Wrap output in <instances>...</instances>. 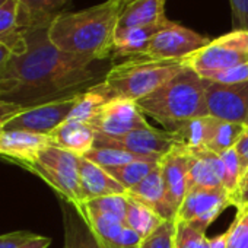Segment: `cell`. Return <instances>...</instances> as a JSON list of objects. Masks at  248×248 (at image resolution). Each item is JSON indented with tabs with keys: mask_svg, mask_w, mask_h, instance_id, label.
<instances>
[{
	"mask_svg": "<svg viewBox=\"0 0 248 248\" xmlns=\"http://www.w3.org/2000/svg\"><path fill=\"white\" fill-rule=\"evenodd\" d=\"M210 41L190 28L167 21L152 37L142 56L155 60H186Z\"/></svg>",
	"mask_w": 248,
	"mask_h": 248,
	"instance_id": "obj_7",
	"label": "cell"
},
{
	"mask_svg": "<svg viewBox=\"0 0 248 248\" xmlns=\"http://www.w3.org/2000/svg\"><path fill=\"white\" fill-rule=\"evenodd\" d=\"M191 167L188 171L187 190L222 187L223 161L219 154L209 148L191 149Z\"/></svg>",
	"mask_w": 248,
	"mask_h": 248,
	"instance_id": "obj_17",
	"label": "cell"
},
{
	"mask_svg": "<svg viewBox=\"0 0 248 248\" xmlns=\"http://www.w3.org/2000/svg\"><path fill=\"white\" fill-rule=\"evenodd\" d=\"M95 146L115 148V149H123L127 152L162 159L168 152H171L177 146V142L172 133L167 130L161 132L154 127H149V129L135 130L123 136H104L96 133Z\"/></svg>",
	"mask_w": 248,
	"mask_h": 248,
	"instance_id": "obj_12",
	"label": "cell"
},
{
	"mask_svg": "<svg viewBox=\"0 0 248 248\" xmlns=\"http://www.w3.org/2000/svg\"><path fill=\"white\" fill-rule=\"evenodd\" d=\"M105 216L118 219L121 222L126 220L127 206H129V197L126 194H112V196H104L98 197L89 202L82 203Z\"/></svg>",
	"mask_w": 248,
	"mask_h": 248,
	"instance_id": "obj_31",
	"label": "cell"
},
{
	"mask_svg": "<svg viewBox=\"0 0 248 248\" xmlns=\"http://www.w3.org/2000/svg\"><path fill=\"white\" fill-rule=\"evenodd\" d=\"M11 54H12V53H11L9 48H6L5 46L0 44V72H2V69L5 67V64H6V62L9 60Z\"/></svg>",
	"mask_w": 248,
	"mask_h": 248,
	"instance_id": "obj_43",
	"label": "cell"
},
{
	"mask_svg": "<svg viewBox=\"0 0 248 248\" xmlns=\"http://www.w3.org/2000/svg\"><path fill=\"white\" fill-rule=\"evenodd\" d=\"M204 89L206 79L187 66L156 91L136 101V104L145 115L161 123L171 133L188 120L209 115Z\"/></svg>",
	"mask_w": 248,
	"mask_h": 248,
	"instance_id": "obj_3",
	"label": "cell"
},
{
	"mask_svg": "<svg viewBox=\"0 0 248 248\" xmlns=\"http://www.w3.org/2000/svg\"><path fill=\"white\" fill-rule=\"evenodd\" d=\"M64 222V248H101L80 209L64 199L60 200Z\"/></svg>",
	"mask_w": 248,
	"mask_h": 248,
	"instance_id": "obj_20",
	"label": "cell"
},
{
	"mask_svg": "<svg viewBox=\"0 0 248 248\" xmlns=\"http://www.w3.org/2000/svg\"><path fill=\"white\" fill-rule=\"evenodd\" d=\"M248 63V31H235L212 40L186 59V64L200 78Z\"/></svg>",
	"mask_w": 248,
	"mask_h": 248,
	"instance_id": "obj_6",
	"label": "cell"
},
{
	"mask_svg": "<svg viewBox=\"0 0 248 248\" xmlns=\"http://www.w3.org/2000/svg\"><path fill=\"white\" fill-rule=\"evenodd\" d=\"M175 220H165L152 235L142 241L139 248H175Z\"/></svg>",
	"mask_w": 248,
	"mask_h": 248,
	"instance_id": "obj_34",
	"label": "cell"
},
{
	"mask_svg": "<svg viewBox=\"0 0 248 248\" xmlns=\"http://www.w3.org/2000/svg\"><path fill=\"white\" fill-rule=\"evenodd\" d=\"M235 151L238 154V159L241 164V171L242 175L248 168V127L245 130V133L241 136V139L238 140V143L235 145Z\"/></svg>",
	"mask_w": 248,
	"mask_h": 248,
	"instance_id": "obj_40",
	"label": "cell"
},
{
	"mask_svg": "<svg viewBox=\"0 0 248 248\" xmlns=\"http://www.w3.org/2000/svg\"><path fill=\"white\" fill-rule=\"evenodd\" d=\"M0 44L16 53L24 44V31L19 27V3L9 0L0 8Z\"/></svg>",
	"mask_w": 248,
	"mask_h": 248,
	"instance_id": "obj_25",
	"label": "cell"
},
{
	"mask_svg": "<svg viewBox=\"0 0 248 248\" xmlns=\"http://www.w3.org/2000/svg\"><path fill=\"white\" fill-rule=\"evenodd\" d=\"M48 27L24 31V44L0 72V99L31 108L79 95L102 82L109 60L67 54L48 40Z\"/></svg>",
	"mask_w": 248,
	"mask_h": 248,
	"instance_id": "obj_1",
	"label": "cell"
},
{
	"mask_svg": "<svg viewBox=\"0 0 248 248\" xmlns=\"http://www.w3.org/2000/svg\"><path fill=\"white\" fill-rule=\"evenodd\" d=\"M232 204V199L223 187L190 188L175 213L177 223H190L203 231Z\"/></svg>",
	"mask_w": 248,
	"mask_h": 248,
	"instance_id": "obj_8",
	"label": "cell"
},
{
	"mask_svg": "<svg viewBox=\"0 0 248 248\" xmlns=\"http://www.w3.org/2000/svg\"><path fill=\"white\" fill-rule=\"evenodd\" d=\"M203 79L217 82V83H226V85L248 82V63H244V64H239L235 67H229L225 70L207 73L203 76Z\"/></svg>",
	"mask_w": 248,
	"mask_h": 248,
	"instance_id": "obj_36",
	"label": "cell"
},
{
	"mask_svg": "<svg viewBox=\"0 0 248 248\" xmlns=\"http://www.w3.org/2000/svg\"><path fill=\"white\" fill-rule=\"evenodd\" d=\"M2 130H3V127H2V126H0V132H2Z\"/></svg>",
	"mask_w": 248,
	"mask_h": 248,
	"instance_id": "obj_45",
	"label": "cell"
},
{
	"mask_svg": "<svg viewBox=\"0 0 248 248\" xmlns=\"http://www.w3.org/2000/svg\"><path fill=\"white\" fill-rule=\"evenodd\" d=\"M121 0L63 12L48 27V40L63 53L92 60H111Z\"/></svg>",
	"mask_w": 248,
	"mask_h": 248,
	"instance_id": "obj_2",
	"label": "cell"
},
{
	"mask_svg": "<svg viewBox=\"0 0 248 248\" xmlns=\"http://www.w3.org/2000/svg\"><path fill=\"white\" fill-rule=\"evenodd\" d=\"M126 196L143 203L145 206L152 209L155 213H158L164 220L175 219V212L167 199L165 186H164L159 165L143 181H140L133 188L127 190Z\"/></svg>",
	"mask_w": 248,
	"mask_h": 248,
	"instance_id": "obj_19",
	"label": "cell"
},
{
	"mask_svg": "<svg viewBox=\"0 0 248 248\" xmlns=\"http://www.w3.org/2000/svg\"><path fill=\"white\" fill-rule=\"evenodd\" d=\"M219 120L212 115L197 117L193 120L186 121L177 127L172 133L175 142L178 146H183L188 151L199 149V148H207L213 132L217 126Z\"/></svg>",
	"mask_w": 248,
	"mask_h": 248,
	"instance_id": "obj_23",
	"label": "cell"
},
{
	"mask_svg": "<svg viewBox=\"0 0 248 248\" xmlns=\"http://www.w3.org/2000/svg\"><path fill=\"white\" fill-rule=\"evenodd\" d=\"M79 95L27 108L9 120L3 126V130H24L48 136L69 118Z\"/></svg>",
	"mask_w": 248,
	"mask_h": 248,
	"instance_id": "obj_10",
	"label": "cell"
},
{
	"mask_svg": "<svg viewBox=\"0 0 248 248\" xmlns=\"http://www.w3.org/2000/svg\"><path fill=\"white\" fill-rule=\"evenodd\" d=\"M226 233L228 248H248V204L236 207V215Z\"/></svg>",
	"mask_w": 248,
	"mask_h": 248,
	"instance_id": "obj_33",
	"label": "cell"
},
{
	"mask_svg": "<svg viewBox=\"0 0 248 248\" xmlns=\"http://www.w3.org/2000/svg\"><path fill=\"white\" fill-rule=\"evenodd\" d=\"M204 101L209 115L248 126V82L226 85L206 80Z\"/></svg>",
	"mask_w": 248,
	"mask_h": 248,
	"instance_id": "obj_9",
	"label": "cell"
},
{
	"mask_svg": "<svg viewBox=\"0 0 248 248\" xmlns=\"http://www.w3.org/2000/svg\"><path fill=\"white\" fill-rule=\"evenodd\" d=\"M206 238V231L190 223H177L175 248H202Z\"/></svg>",
	"mask_w": 248,
	"mask_h": 248,
	"instance_id": "obj_35",
	"label": "cell"
},
{
	"mask_svg": "<svg viewBox=\"0 0 248 248\" xmlns=\"http://www.w3.org/2000/svg\"><path fill=\"white\" fill-rule=\"evenodd\" d=\"M32 233L31 232H12L8 235H0V248H18L22 242H25Z\"/></svg>",
	"mask_w": 248,
	"mask_h": 248,
	"instance_id": "obj_38",
	"label": "cell"
},
{
	"mask_svg": "<svg viewBox=\"0 0 248 248\" xmlns=\"http://www.w3.org/2000/svg\"><path fill=\"white\" fill-rule=\"evenodd\" d=\"M247 127H248V126H247Z\"/></svg>",
	"mask_w": 248,
	"mask_h": 248,
	"instance_id": "obj_46",
	"label": "cell"
},
{
	"mask_svg": "<svg viewBox=\"0 0 248 248\" xmlns=\"http://www.w3.org/2000/svg\"><path fill=\"white\" fill-rule=\"evenodd\" d=\"M232 30L248 31V0H229Z\"/></svg>",
	"mask_w": 248,
	"mask_h": 248,
	"instance_id": "obj_37",
	"label": "cell"
},
{
	"mask_svg": "<svg viewBox=\"0 0 248 248\" xmlns=\"http://www.w3.org/2000/svg\"><path fill=\"white\" fill-rule=\"evenodd\" d=\"M164 222L165 220L152 209L129 197V206H127L124 225L136 231L142 239H146L149 235H152Z\"/></svg>",
	"mask_w": 248,
	"mask_h": 248,
	"instance_id": "obj_26",
	"label": "cell"
},
{
	"mask_svg": "<svg viewBox=\"0 0 248 248\" xmlns=\"http://www.w3.org/2000/svg\"><path fill=\"white\" fill-rule=\"evenodd\" d=\"M222 161H223V178H222V187L228 191V194L232 199V204H233V199L235 194L238 191L241 178H242V171H241V164L238 159V154L235 151V148L225 151L222 154H219Z\"/></svg>",
	"mask_w": 248,
	"mask_h": 248,
	"instance_id": "obj_32",
	"label": "cell"
},
{
	"mask_svg": "<svg viewBox=\"0 0 248 248\" xmlns=\"http://www.w3.org/2000/svg\"><path fill=\"white\" fill-rule=\"evenodd\" d=\"M79 181L82 190V203L112 194H126L124 188L105 168L92 161L79 156Z\"/></svg>",
	"mask_w": 248,
	"mask_h": 248,
	"instance_id": "obj_15",
	"label": "cell"
},
{
	"mask_svg": "<svg viewBox=\"0 0 248 248\" xmlns=\"http://www.w3.org/2000/svg\"><path fill=\"white\" fill-rule=\"evenodd\" d=\"M167 21L165 0H121L117 31L162 25Z\"/></svg>",
	"mask_w": 248,
	"mask_h": 248,
	"instance_id": "obj_16",
	"label": "cell"
},
{
	"mask_svg": "<svg viewBox=\"0 0 248 248\" xmlns=\"http://www.w3.org/2000/svg\"><path fill=\"white\" fill-rule=\"evenodd\" d=\"M241 204H248V168H247V171L244 172V175L241 178L238 191H236L235 199H233V206L235 207H238Z\"/></svg>",
	"mask_w": 248,
	"mask_h": 248,
	"instance_id": "obj_41",
	"label": "cell"
},
{
	"mask_svg": "<svg viewBox=\"0 0 248 248\" xmlns=\"http://www.w3.org/2000/svg\"><path fill=\"white\" fill-rule=\"evenodd\" d=\"M50 145V138L24 130L0 132V156H5L16 164H27Z\"/></svg>",
	"mask_w": 248,
	"mask_h": 248,
	"instance_id": "obj_14",
	"label": "cell"
},
{
	"mask_svg": "<svg viewBox=\"0 0 248 248\" xmlns=\"http://www.w3.org/2000/svg\"><path fill=\"white\" fill-rule=\"evenodd\" d=\"M190 167H191L190 151L178 145L159 161L167 199L175 213L187 193V180H188Z\"/></svg>",
	"mask_w": 248,
	"mask_h": 248,
	"instance_id": "obj_13",
	"label": "cell"
},
{
	"mask_svg": "<svg viewBox=\"0 0 248 248\" xmlns=\"http://www.w3.org/2000/svg\"><path fill=\"white\" fill-rule=\"evenodd\" d=\"M76 206L80 209L82 215L88 220L101 248H123L121 236H123L124 222L105 216L85 204H76Z\"/></svg>",
	"mask_w": 248,
	"mask_h": 248,
	"instance_id": "obj_24",
	"label": "cell"
},
{
	"mask_svg": "<svg viewBox=\"0 0 248 248\" xmlns=\"http://www.w3.org/2000/svg\"><path fill=\"white\" fill-rule=\"evenodd\" d=\"M186 60H155L143 56L114 62L104 80L96 83L101 95L109 99L139 101L177 76Z\"/></svg>",
	"mask_w": 248,
	"mask_h": 248,
	"instance_id": "obj_4",
	"label": "cell"
},
{
	"mask_svg": "<svg viewBox=\"0 0 248 248\" xmlns=\"http://www.w3.org/2000/svg\"><path fill=\"white\" fill-rule=\"evenodd\" d=\"M105 102H108V99L92 86L78 96L76 105L67 120H76L89 124Z\"/></svg>",
	"mask_w": 248,
	"mask_h": 248,
	"instance_id": "obj_30",
	"label": "cell"
},
{
	"mask_svg": "<svg viewBox=\"0 0 248 248\" xmlns=\"http://www.w3.org/2000/svg\"><path fill=\"white\" fill-rule=\"evenodd\" d=\"M19 27L22 31L50 27L51 22L66 12L69 0H18Z\"/></svg>",
	"mask_w": 248,
	"mask_h": 248,
	"instance_id": "obj_21",
	"label": "cell"
},
{
	"mask_svg": "<svg viewBox=\"0 0 248 248\" xmlns=\"http://www.w3.org/2000/svg\"><path fill=\"white\" fill-rule=\"evenodd\" d=\"M162 25L138 27V28H129L124 31H117L114 37V44H112L111 63H114V60L117 59L124 60V59L142 56L149 41L162 28Z\"/></svg>",
	"mask_w": 248,
	"mask_h": 248,
	"instance_id": "obj_22",
	"label": "cell"
},
{
	"mask_svg": "<svg viewBox=\"0 0 248 248\" xmlns=\"http://www.w3.org/2000/svg\"><path fill=\"white\" fill-rule=\"evenodd\" d=\"M83 158L92 161L93 164L102 167V168H114V167H121L126 164H132L136 161H148V162H159V158L155 156H145L133 152H127L123 149H115V148H99L93 146Z\"/></svg>",
	"mask_w": 248,
	"mask_h": 248,
	"instance_id": "obj_27",
	"label": "cell"
},
{
	"mask_svg": "<svg viewBox=\"0 0 248 248\" xmlns=\"http://www.w3.org/2000/svg\"><path fill=\"white\" fill-rule=\"evenodd\" d=\"M245 130H247V126H244V124L219 120L207 148L216 154L229 151V149L235 148V145L238 143L241 136L245 133Z\"/></svg>",
	"mask_w": 248,
	"mask_h": 248,
	"instance_id": "obj_29",
	"label": "cell"
},
{
	"mask_svg": "<svg viewBox=\"0 0 248 248\" xmlns=\"http://www.w3.org/2000/svg\"><path fill=\"white\" fill-rule=\"evenodd\" d=\"M159 162H148V161H136L132 164H126L121 167L107 168V171L127 190L138 186L140 181H143L156 167Z\"/></svg>",
	"mask_w": 248,
	"mask_h": 248,
	"instance_id": "obj_28",
	"label": "cell"
},
{
	"mask_svg": "<svg viewBox=\"0 0 248 248\" xmlns=\"http://www.w3.org/2000/svg\"><path fill=\"white\" fill-rule=\"evenodd\" d=\"M21 167L43 178L62 199L75 204H82L78 155L48 145L34 161L21 164Z\"/></svg>",
	"mask_w": 248,
	"mask_h": 248,
	"instance_id": "obj_5",
	"label": "cell"
},
{
	"mask_svg": "<svg viewBox=\"0 0 248 248\" xmlns=\"http://www.w3.org/2000/svg\"><path fill=\"white\" fill-rule=\"evenodd\" d=\"M6 2H9V0H0V8H2Z\"/></svg>",
	"mask_w": 248,
	"mask_h": 248,
	"instance_id": "obj_44",
	"label": "cell"
},
{
	"mask_svg": "<svg viewBox=\"0 0 248 248\" xmlns=\"http://www.w3.org/2000/svg\"><path fill=\"white\" fill-rule=\"evenodd\" d=\"M95 135L96 133L91 124L76 120H66L48 135V138L51 146L60 148L78 156H85L95 146Z\"/></svg>",
	"mask_w": 248,
	"mask_h": 248,
	"instance_id": "obj_18",
	"label": "cell"
},
{
	"mask_svg": "<svg viewBox=\"0 0 248 248\" xmlns=\"http://www.w3.org/2000/svg\"><path fill=\"white\" fill-rule=\"evenodd\" d=\"M24 109H27V108H22L19 105H15V104H11V102L0 99V126L3 127L9 120H12L15 115H18Z\"/></svg>",
	"mask_w": 248,
	"mask_h": 248,
	"instance_id": "obj_39",
	"label": "cell"
},
{
	"mask_svg": "<svg viewBox=\"0 0 248 248\" xmlns=\"http://www.w3.org/2000/svg\"><path fill=\"white\" fill-rule=\"evenodd\" d=\"M146 115L135 101L109 99L89 123L93 130L104 136H123L135 130L152 127Z\"/></svg>",
	"mask_w": 248,
	"mask_h": 248,
	"instance_id": "obj_11",
	"label": "cell"
},
{
	"mask_svg": "<svg viewBox=\"0 0 248 248\" xmlns=\"http://www.w3.org/2000/svg\"><path fill=\"white\" fill-rule=\"evenodd\" d=\"M210 248H228V233H220L213 238H207Z\"/></svg>",
	"mask_w": 248,
	"mask_h": 248,
	"instance_id": "obj_42",
	"label": "cell"
}]
</instances>
